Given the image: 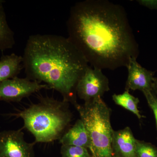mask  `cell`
I'll return each mask as SVG.
<instances>
[{"instance_id": "cell-1", "label": "cell", "mask_w": 157, "mask_h": 157, "mask_svg": "<svg viewBox=\"0 0 157 157\" xmlns=\"http://www.w3.org/2000/svg\"><path fill=\"white\" fill-rule=\"evenodd\" d=\"M68 39L93 68L115 70L126 67L139 50L126 11L107 0H85L70 9Z\"/></svg>"}, {"instance_id": "cell-2", "label": "cell", "mask_w": 157, "mask_h": 157, "mask_svg": "<svg viewBox=\"0 0 157 157\" xmlns=\"http://www.w3.org/2000/svg\"><path fill=\"white\" fill-rule=\"evenodd\" d=\"M26 78L45 82L63 101L76 104L79 79L89 67L87 60L68 38L52 34L30 36L24 51Z\"/></svg>"}, {"instance_id": "cell-3", "label": "cell", "mask_w": 157, "mask_h": 157, "mask_svg": "<svg viewBox=\"0 0 157 157\" xmlns=\"http://www.w3.org/2000/svg\"><path fill=\"white\" fill-rule=\"evenodd\" d=\"M68 103L52 98H42L38 103L14 115L22 119L25 127L35 137L36 143L51 142L61 137L71 121Z\"/></svg>"}, {"instance_id": "cell-4", "label": "cell", "mask_w": 157, "mask_h": 157, "mask_svg": "<svg viewBox=\"0 0 157 157\" xmlns=\"http://www.w3.org/2000/svg\"><path fill=\"white\" fill-rule=\"evenodd\" d=\"M87 130L92 157H113L112 140L113 130L110 123L111 110L102 98L83 105H75Z\"/></svg>"}, {"instance_id": "cell-5", "label": "cell", "mask_w": 157, "mask_h": 157, "mask_svg": "<svg viewBox=\"0 0 157 157\" xmlns=\"http://www.w3.org/2000/svg\"><path fill=\"white\" fill-rule=\"evenodd\" d=\"M109 79L102 70L89 66L78 80L76 95L85 102L102 98L109 90Z\"/></svg>"}, {"instance_id": "cell-6", "label": "cell", "mask_w": 157, "mask_h": 157, "mask_svg": "<svg viewBox=\"0 0 157 157\" xmlns=\"http://www.w3.org/2000/svg\"><path fill=\"white\" fill-rule=\"evenodd\" d=\"M42 89L50 88L46 84L17 76L0 82V101L19 102Z\"/></svg>"}, {"instance_id": "cell-7", "label": "cell", "mask_w": 157, "mask_h": 157, "mask_svg": "<svg viewBox=\"0 0 157 157\" xmlns=\"http://www.w3.org/2000/svg\"><path fill=\"white\" fill-rule=\"evenodd\" d=\"M36 142L28 143L21 130L0 132V157H35Z\"/></svg>"}, {"instance_id": "cell-8", "label": "cell", "mask_w": 157, "mask_h": 157, "mask_svg": "<svg viewBox=\"0 0 157 157\" xmlns=\"http://www.w3.org/2000/svg\"><path fill=\"white\" fill-rule=\"evenodd\" d=\"M126 67L128 77L125 90H152V85L155 72L141 67L137 61V58L132 57L129 60Z\"/></svg>"}, {"instance_id": "cell-9", "label": "cell", "mask_w": 157, "mask_h": 157, "mask_svg": "<svg viewBox=\"0 0 157 157\" xmlns=\"http://www.w3.org/2000/svg\"><path fill=\"white\" fill-rule=\"evenodd\" d=\"M136 141L129 127L113 131L111 144L113 157H137Z\"/></svg>"}, {"instance_id": "cell-10", "label": "cell", "mask_w": 157, "mask_h": 157, "mask_svg": "<svg viewBox=\"0 0 157 157\" xmlns=\"http://www.w3.org/2000/svg\"><path fill=\"white\" fill-rule=\"evenodd\" d=\"M62 145H74L90 148L91 142L87 130L81 119L77 120L74 125L59 139Z\"/></svg>"}, {"instance_id": "cell-11", "label": "cell", "mask_w": 157, "mask_h": 157, "mask_svg": "<svg viewBox=\"0 0 157 157\" xmlns=\"http://www.w3.org/2000/svg\"><path fill=\"white\" fill-rule=\"evenodd\" d=\"M23 69L22 56L12 53L0 59V82L17 77Z\"/></svg>"}, {"instance_id": "cell-12", "label": "cell", "mask_w": 157, "mask_h": 157, "mask_svg": "<svg viewBox=\"0 0 157 157\" xmlns=\"http://www.w3.org/2000/svg\"><path fill=\"white\" fill-rule=\"evenodd\" d=\"M4 1L0 0V51L13 48L15 43L14 33L7 22L3 4Z\"/></svg>"}, {"instance_id": "cell-13", "label": "cell", "mask_w": 157, "mask_h": 157, "mask_svg": "<svg viewBox=\"0 0 157 157\" xmlns=\"http://www.w3.org/2000/svg\"><path fill=\"white\" fill-rule=\"evenodd\" d=\"M112 99L116 104L133 113L139 120L142 118V115L138 109L139 99L132 95L129 91L125 90L121 94H114Z\"/></svg>"}, {"instance_id": "cell-14", "label": "cell", "mask_w": 157, "mask_h": 157, "mask_svg": "<svg viewBox=\"0 0 157 157\" xmlns=\"http://www.w3.org/2000/svg\"><path fill=\"white\" fill-rule=\"evenodd\" d=\"M137 157H157V147L151 144L137 140L136 141Z\"/></svg>"}, {"instance_id": "cell-15", "label": "cell", "mask_w": 157, "mask_h": 157, "mask_svg": "<svg viewBox=\"0 0 157 157\" xmlns=\"http://www.w3.org/2000/svg\"><path fill=\"white\" fill-rule=\"evenodd\" d=\"M62 157H92L87 149L74 145H62Z\"/></svg>"}, {"instance_id": "cell-16", "label": "cell", "mask_w": 157, "mask_h": 157, "mask_svg": "<svg viewBox=\"0 0 157 157\" xmlns=\"http://www.w3.org/2000/svg\"><path fill=\"white\" fill-rule=\"evenodd\" d=\"M146 98L149 106L152 110L155 119L157 128V97L156 95L152 90H146L142 91Z\"/></svg>"}, {"instance_id": "cell-17", "label": "cell", "mask_w": 157, "mask_h": 157, "mask_svg": "<svg viewBox=\"0 0 157 157\" xmlns=\"http://www.w3.org/2000/svg\"><path fill=\"white\" fill-rule=\"evenodd\" d=\"M137 2L140 5L152 10H157V0H139Z\"/></svg>"}, {"instance_id": "cell-18", "label": "cell", "mask_w": 157, "mask_h": 157, "mask_svg": "<svg viewBox=\"0 0 157 157\" xmlns=\"http://www.w3.org/2000/svg\"><path fill=\"white\" fill-rule=\"evenodd\" d=\"M152 89L154 93L157 95V78L156 77H154L153 79Z\"/></svg>"}]
</instances>
